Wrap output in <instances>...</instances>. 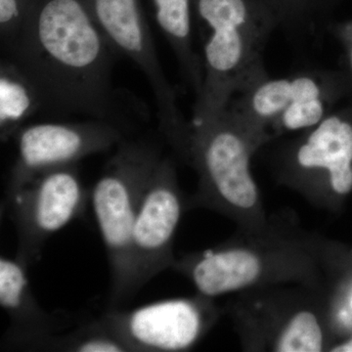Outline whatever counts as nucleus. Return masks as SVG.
Returning <instances> with one entry per match:
<instances>
[{"label": "nucleus", "mask_w": 352, "mask_h": 352, "mask_svg": "<svg viewBox=\"0 0 352 352\" xmlns=\"http://www.w3.org/2000/svg\"><path fill=\"white\" fill-rule=\"evenodd\" d=\"M4 52L34 83L43 111L118 124V55L80 0H46Z\"/></svg>", "instance_id": "1"}, {"label": "nucleus", "mask_w": 352, "mask_h": 352, "mask_svg": "<svg viewBox=\"0 0 352 352\" xmlns=\"http://www.w3.org/2000/svg\"><path fill=\"white\" fill-rule=\"evenodd\" d=\"M295 215H270L258 231L237 230L232 238L205 251L176 258L173 270L197 293L219 298L276 285H302L326 292L325 278L311 242Z\"/></svg>", "instance_id": "2"}, {"label": "nucleus", "mask_w": 352, "mask_h": 352, "mask_svg": "<svg viewBox=\"0 0 352 352\" xmlns=\"http://www.w3.org/2000/svg\"><path fill=\"white\" fill-rule=\"evenodd\" d=\"M203 83L194 124L219 115L233 97L270 76L264 51L280 21L261 0H197Z\"/></svg>", "instance_id": "3"}, {"label": "nucleus", "mask_w": 352, "mask_h": 352, "mask_svg": "<svg viewBox=\"0 0 352 352\" xmlns=\"http://www.w3.org/2000/svg\"><path fill=\"white\" fill-rule=\"evenodd\" d=\"M191 122L179 154L198 176L187 208H201L230 219L237 230L258 231L270 222L261 190L252 173L259 151L251 136L228 111L206 122Z\"/></svg>", "instance_id": "4"}, {"label": "nucleus", "mask_w": 352, "mask_h": 352, "mask_svg": "<svg viewBox=\"0 0 352 352\" xmlns=\"http://www.w3.org/2000/svg\"><path fill=\"white\" fill-rule=\"evenodd\" d=\"M224 309L244 351L321 352L335 344L324 291L261 287L236 294Z\"/></svg>", "instance_id": "5"}, {"label": "nucleus", "mask_w": 352, "mask_h": 352, "mask_svg": "<svg viewBox=\"0 0 352 352\" xmlns=\"http://www.w3.org/2000/svg\"><path fill=\"white\" fill-rule=\"evenodd\" d=\"M162 157L151 143L122 141L90 192L110 265L113 307L138 293L132 258L134 226L150 176Z\"/></svg>", "instance_id": "6"}, {"label": "nucleus", "mask_w": 352, "mask_h": 352, "mask_svg": "<svg viewBox=\"0 0 352 352\" xmlns=\"http://www.w3.org/2000/svg\"><path fill=\"white\" fill-rule=\"evenodd\" d=\"M293 135L273 157L277 182L316 208L339 210L352 192V108Z\"/></svg>", "instance_id": "7"}, {"label": "nucleus", "mask_w": 352, "mask_h": 352, "mask_svg": "<svg viewBox=\"0 0 352 352\" xmlns=\"http://www.w3.org/2000/svg\"><path fill=\"white\" fill-rule=\"evenodd\" d=\"M89 12L118 56L126 57L144 74L157 103L159 129L177 154L188 138L191 122L185 119L175 87L166 78L151 32L138 0H91Z\"/></svg>", "instance_id": "8"}, {"label": "nucleus", "mask_w": 352, "mask_h": 352, "mask_svg": "<svg viewBox=\"0 0 352 352\" xmlns=\"http://www.w3.org/2000/svg\"><path fill=\"white\" fill-rule=\"evenodd\" d=\"M223 314L214 298L197 293L133 309L113 308L99 319L131 352H180L193 349Z\"/></svg>", "instance_id": "9"}, {"label": "nucleus", "mask_w": 352, "mask_h": 352, "mask_svg": "<svg viewBox=\"0 0 352 352\" xmlns=\"http://www.w3.org/2000/svg\"><path fill=\"white\" fill-rule=\"evenodd\" d=\"M89 196L76 164L45 171L6 192L18 258L29 266L38 263L46 242L83 214Z\"/></svg>", "instance_id": "10"}, {"label": "nucleus", "mask_w": 352, "mask_h": 352, "mask_svg": "<svg viewBox=\"0 0 352 352\" xmlns=\"http://www.w3.org/2000/svg\"><path fill=\"white\" fill-rule=\"evenodd\" d=\"M17 157L6 192L45 171L73 166L92 155L109 151L126 140L119 124L95 120L25 124L14 136Z\"/></svg>", "instance_id": "11"}, {"label": "nucleus", "mask_w": 352, "mask_h": 352, "mask_svg": "<svg viewBox=\"0 0 352 352\" xmlns=\"http://www.w3.org/2000/svg\"><path fill=\"white\" fill-rule=\"evenodd\" d=\"M187 208L170 157H162L147 183L134 226L132 258L136 292L175 261L173 244Z\"/></svg>", "instance_id": "12"}, {"label": "nucleus", "mask_w": 352, "mask_h": 352, "mask_svg": "<svg viewBox=\"0 0 352 352\" xmlns=\"http://www.w3.org/2000/svg\"><path fill=\"white\" fill-rule=\"evenodd\" d=\"M349 82L335 72L308 69L283 78L268 76L233 97L226 110L244 127L259 150L270 144V131L289 109L320 97L340 98Z\"/></svg>", "instance_id": "13"}, {"label": "nucleus", "mask_w": 352, "mask_h": 352, "mask_svg": "<svg viewBox=\"0 0 352 352\" xmlns=\"http://www.w3.org/2000/svg\"><path fill=\"white\" fill-rule=\"evenodd\" d=\"M29 265L18 258H0V305L10 320L4 344L6 347L38 351L41 342L58 333L57 315L41 307L32 293Z\"/></svg>", "instance_id": "14"}, {"label": "nucleus", "mask_w": 352, "mask_h": 352, "mask_svg": "<svg viewBox=\"0 0 352 352\" xmlns=\"http://www.w3.org/2000/svg\"><path fill=\"white\" fill-rule=\"evenodd\" d=\"M39 111H43L38 89L30 78L9 58L0 65V138L7 142L14 138Z\"/></svg>", "instance_id": "15"}, {"label": "nucleus", "mask_w": 352, "mask_h": 352, "mask_svg": "<svg viewBox=\"0 0 352 352\" xmlns=\"http://www.w3.org/2000/svg\"><path fill=\"white\" fill-rule=\"evenodd\" d=\"M38 351L126 352L129 349L122 340L98 319L80 326L72 332L50 336L41 342Z\"/></svg>", "instance_id": "16"}, {"label": "nucleus", "mask_w": 352, "mask_h": 352, "mask_svg": "<svg viewBox=\"0 0 352 352\" xmlns=\"http://www.w3.org/2000/svg\"><path fill=\"white\" fill-rule=\"evenodd\" d=\"M275 15L280 24L291 25H302L307 21L316 0H261Z\"/></svg>", "instance_id": "17"}, {"label": "nucleus", "mask_w": 352, "mask_h": 352, "mask_svg": "<svg viewBox=\"0 0 352 352\" xmlns=\"http://www.w3.org/2000/svg\"><path fill=\"white\" fill-rule=\"evenodd\" d=\"M332 32L346 45L352 69V22L333 25Z\"/></svg>", "instance_id": "18"}, {"label": "nucleus", "mask_w": 352, "mask_h": 352, "mask_svg": "<svg viewBox=\"0 0 352 352\" xmlns=\"http://www.w3.org/2000/svg\"><path fill=\"white\" fill-rule=\"evenodd\" d=\"M330 351L352 352V337L346 340H342V342H335L331 347Z\"/></svg>", "instance_id": "19"}]
</instances>
